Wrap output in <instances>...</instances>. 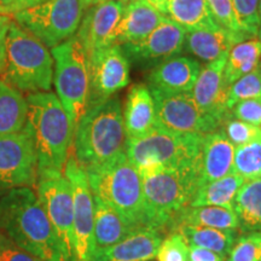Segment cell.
I'll use <instances>...</instances> for the list:
<instances>
[{
  "label": "cell",
  "instance_id": "cell-1",
  "mask_svg": "<svg viewBox=\"0 0 261 261\" xmlns=\"http://www.w3.org/2000/svg\"><path fill=\"white\" fill-rule=\"evenodd\" d=\"M0 233L42 261H65L60 240L32 188L14 189L0 198Z\"/></svg>",
  "mask_w": 261,
  "mask_h": 261
},
{
  "label": "cell",
  "instance_id": "cell-2",
  "mask_svg": "<svg viewBox=\"0 0 261 261\" xmlns=\"http://www.w3.org/2000/svg\"><path fill=\"white\" fill-rule=\"evenodd\" d=\"M27 122L38 158L39 172H63L73 144L74 129L55 93L34 92L27 97Z\"/></svg>",
  "mask_w": 261,
  "mask_h": 261
},
{
  "label": "cell",
  "instance_id": "cell-3",
  "mask_svg": "<svg viewBox=\"0 0 261 261\" xmlns=\"http://www.w3.org/2000/svg\"><path fill=\"white\" fill-rule=\"evenodd\" d=\"M122 106L112 97L89 108L74 129L73 156L84 171L97 167L125 151Z\"/></svg>",
  "mask_w": 261,
  "mask_h": 261
},
{
  "label": "cell",
  "instance_id": "cell-4",
  "mask_svg": "<svg viewBox=\"0 0 261 261\" xmlns=\"http://www.w3.org/2000/svg\"><path fill=\"white\" fill-rule=\"evenodd\" d=\"M146 218L151 228L162 231L171 226L173 218L188 207L200 187L201 166L140 169Z\"/></svg>",
  "mask_w": 261,
  "mask_h": 261
},
{
  "label": "cell",
  "instance_id": "cell-5",
  "mask_svg": "<svg viewBox=\"0 0 261 261\" xmlns=\"http://www.w3.org/2000/svg\"><path fill=\"white\" fill-rule=\"evenodd\" d=\"M85 172L93 196L113 207L135 226L151 228L146 218L142 178L125 151Z\"/></svg>",
  "mask_w": 261,
  "mask_h": 261
},
{
  "label": "cell",
  "instance_id": "cell-6",
  "mask_svg": "<svg viewBox=\"0 0 261 261\" xmlns=\"http://www.w3.org/2000/svg\"><path fill=\"white\" fill-rule=\"evenodd\" d=\"M3 80L19 92H48L54 83V58L42 42L14 19L5 40Z\"/></svg>",
  "mask_w": 261,
  "mask_h": 261
},
{
  "label": "cell",
  "instance_id": "cell-7",
  "mask_svg": "<svg viewBox=\"0 0 261 261\" xmlns=\"http://www.w3.org/2000/svg\"><path fill=\"white\" fill-rule=\"evenodd\" d=\"M203 137L156 127L142 138L126 139L125 152L137 171L150 167L201 166Z\"/></svg>",
  "mask_w": 261,
  "mask_h": 261
},
{
  "label": "cell",
  "instance_id": "cell-8",
  "mask_svg": "<svg viewBox=\"0 0 261 261\" xmlns=\"http://www.w3.org/2000/svg\"><path fill=\"white\" fill-rule=\"evenodd\" d=\"M57 97L75 129L86 113L90 91L89 57L76 35L51 48Z\"/></svg>",
  "mask_w": 261,
  "mask_h": 261
},
{
  "label": "cell",
  "instance_id": "cell-9",
  "mask_svg": "<svg viewBox=\"0 0 261 261\" xmlns=\"http://www.w3.org/2000/svg\"><path fill=\"white\" fill-rule=\"evenodd\" d=\"M84 11L81 0H47L16 12L12 18L47 48H54L76 34Z\"/></svg>",
  "mask_w": 261,
  "mask_h": 261
},
{
  "label": "cell",
  "instance_id": "cell-10",
  "mask_svg": "<svg viewBox=\"0 0 261 261\" xmlns=\"http://www.w3.org/2000/svg\"><path fill=\"white\" fill-rule=\"evenodd\" d=\"M37 196L63 249L65 261L73 256V192L63 172H39Z\"/></svg>",
  "mask_w": 261,
  "mask_h": 261
},
{
  "label": "cell",
  "instance_id": "cell-11",
  "mask_svg": "<svg viewBox=\"0 0 261 261\" xmlns=\"http://www.w3.org/2000/svg\"><path fill=\"white\" fill-rule=\"evenodd\" d=\"M63 174L73 192V256L71 261H91L94 246V203L86 172L73 155L65 162Z\"/></svg>",
  "mask_w": 261,
  "mask_h": 261
},
{
  "label": "cell",
  "instance_id": "cell-12",
  "mask_svg": "<svg viewBox=\"0 0 261 261\" xmlns=\"http://www.w3.org/2000/svg\"><path fill=\"white\" fill-rule=\"evenodd\" d=\"M38 158L28 127L0 136V191L37 184Z\"/></svg>",
  "mask_w": 261,
  "mask_h": 261
},
{
  "label": "cell",
  "instance_id": "cell-13",
  "mask_svg": "<svg viewBox=\"0 0 261 261\" xmlns=\"http://www.w3.org/2000/svg\"><path fill=\"white\" fill-rule=\"evenodd\" d=\"M150 92L155 103L158 127L200 136L221 127L219 121L202 112L191 93H166L158 90H150Z\"/></svg>",
  "mask_w": 261,
  "mask_h": 261
},
{
  "label": "cell",
  "instance_id": "cell-14",
  "mask_svg": "<svg viewBox=\"0 0 261 261\" xmlns=\"http://www.w3.org/2000/svg\"><path fill=\"white\" fill-rule=\"evenodd\" d=\"M89 71L87 109L106 102L130 81L129 62L120 45H110L90 55Z\"/></svg>",
  "mask_w": 261,
  "mask_h": 261
},
{
  "label": "cell",
  "instance_id": "cell-15",
  "mask_svg": "<svg viewBox=\"0 0 261 261\" xmlns=\"http://www.w3.org/2000/svg\"><path fill=\"white\" fill-rule=\"evenodd\" d=\"M187 29L165 17L150 34L137 42L120 45L127 60L143 68H155L184 50Z\"/></svg>",
  "mask_w": 261,
  "mask_h": 261
},
{
  "label": "cell",
  "instance_id": "cell-16",
  "mask_svg": "<svg viewBox=\"0 0 261 261\" xmlns=\"http://www.w3.org/2000/svg\"><path fill=\"white\" fill-rule=\"evenodd\" d=\"M123 3L108 2L90 6L84 11L76 38L87 57L100 48L115 45L116 27L121 19Z\"/></svg>",
  "mask_w": 261,
  "mask_h": 261
},
{
  "label": "cell",
  "instance_id": "cell-17",
  "mask_svg": "<svg viewBox=\"0 0 261 261\" xmlns=\"http://www.w3.org/2000/svg\"><path fill=\"white\" fill-rule=\"evenodd\" d=\"M226 57L218 58L201 69L197 79L192 87L191 96L200 109L207 115L223 123L231 117V112L227 107L228 86L225 83L224 68Z\"/></svg>",
  "mask_w": 261,
  "mask_h": 261
},
{
  "label": "cell",
  "instance_id": "cell-18",
  "mask_svg": "<svg viewBox=\"0 0 261 261\" xmlns=\"http://www.w3.org/2000/svg\"><path fill=\"white\" fill-rule=\"evenodd\" d=\"M162 232L155 228H139L113 246L97 248L91 261H150L155 259Z\"/></svg>",
  "mask_w": 261,
  "mask_h": 261
},
{
  "label": "cell",
  "instance_id": "cell-19",
  "mask_svg": "<svg viewBox=\"0 0 261 261\" xmlns=\"http://www.w3.org/2000/svg\"><path fill=\"white\" fill-rule=\"evenodd\" d=\"M201 69L200 62L194 58L172 57L152 68L148 87L166 93H191Z\"/></svg>",
  "mask_w": 261,
  "mask_h": 261
},
{
  "label": "cell",
  "instance_id": "cell-20",
  "mask_svg": "<svg viewBox=\"0 0 261 261\" xmlns=\"http://www.w3.org/2000/svg\"><path fill=\"white\" fill-rule=\"evenodd\" d=\"M122 117L127 139L142 138L158 127L155 103L148 86L136 84L130 87Z\"/></svg>",
  "mask_w": 261,
  "mask_h": 261
},
{
  "label": "cell",
  "instance_id": "cell-21",
  "mask_svg": "<svg viewBox=\"0 0 261 261\" xmlns=\"http://www.w3.org/2000/svg\"><path fill=\"white\" fill-rule=\"evenodd\" d=\"M233 155L234 146L221 128L205 135L201 150L200 187L233 174Z\"/></svg>",
  "mask_w": 261,
  "mask_h": 261
},
{
  "label": "cell",
  "instance_id": "cell-22",
  "mask_svg": "<svg viewBox=\"0 0 261 261\" xmlns=\"http://www.w3.org/2000/svg\"><path fill=\"white\" fill-rule=\"evenodd\" d=\"M246 39L227 31L219 24L187 31L184 50L198 60L211 63L218 58L228 55L231 48Z\"/></svg>",
  "mask_w": 261,
  "mask_h": 261
},
{
  "label": "cell",
  "instance_id": "cell-23",
  "mask_svg": "<svg viewBox=\"0 0 261 261\" xmlns=\"http://www.w3.org/2000/svg\"><path fill=\"white\" fill-rule=\"evenodd\" d=\"M165 17L166 16L144 0H135L126 4L116 27L115 45L143 40Z\"/></svg>",
  "mask_w": 261,
  "mask_h": 261
},
{
  "label": "cell",
  "instance_id": "cell-24",
  "mask_svg": "<svg viewBox=\"0 0 261 261\" xmlns=\"http://www.w3.org/2000/svg\"><path fill=\"white\" fill-rule=\"evenodd\" d=\"M93 203L96 249L113 246V244L125 240L130 233L139 230V227L127 221L113 207H110L109 204H107L106 202H103L96 196H93Z\"/></svg>",
  "mask_w": 261,
  "mask_h": 261
},
{
  "label": "cell",
  "instance_id": "cell-25",
  "mask_svg": "<svg viewBox=\"0 0 261 261\" xmlns=\"http://www.w3.org/2000/svg\"><path fill=\"white\" fill-rule=\"evenodd\" d=\"M179 225H195L219 228V230L236 231L240 228V221L233 210L217 205L207 207H185L173 218L171 228L174 230Z\"/></svg>",
  "mask_w": 261,
  "mask_h": 261
},
{
  "label": "cell",
  "instance_id": "cell-26",
  "mask_svg": "<svg viewBox=\"0 0 261 261\" xmlns=\"http://www.w3.org/2000/svg\"><path fill=\"white\" fill-rule=\"evenodd\" d=\"M246 181L237 174H228L226 177L202 185L196 190L189 203V207H207L217 205L233 210V201L238 190Z\"/></svg>",
  "mask_w": 261,
  "mask_h": 261
},
{
  "label": "cell",
  "instance_id": "cell-27",
  "mask_svg": "<svg viewBox=\"0 0 261 261\" xmlns=\"http://www.w3.org/2000/svg\"><path fill=\"white\" fill-rule=\"evenodd\" d=\"M27 110V99L22 92L0 79V136L23 129Z\"/></svg>",
  "mask_w": 261,
  "mask_h": 261
},
{
  "label": "cell",
  "instance_id": "cell-28",
  "mask_svg": "<svg viewBox=\"0 0 261 261\" xmlns=\"http://www.w3.org/2000/svg\"><path fill=\"white\" fill-rule=\"evenodd\" d=\"M240 228L246 232L261 230V178L246 180L233 201Z\"/></svg>",
  "mask_w": 261,
  "mask_h": 261
},
{
  "label": "cell",
  "instance_id": "cell-29",
  "mask_svg": "<svg viewBox=\"0 0 261 261\" xmlns=\"http://www.w3.org/2000/svg\"><path fill=\"white\" fill-rule=\"evenodd\" d=\"M261 61V40L257 38L241 41L231 48L224 68L225 83L231 84L257 69Z\"/></svg>",
  "mask_w": 261,
  "mask_h": 261
},
{
  "label": "cell",
  "instance_id": "cell-30",
  "mask_svg": "<svg viewBox=\"0 0 261 261\" xmlns=\"http://www.w3.org/2000/svg\"><path fill=\"white\" fill-rule=\"evenodd\" d=\"M165 16L187 31L218 24L205 0H165Z\"/></svg>",
  "mask_w": 261,
  "mask_h": 261
},
{
  "label": "cell",
  "instance_id": "cell-31",
  "mask_svg": "<svg viewBox=\"0 0 261 261\" xmlns=\"http://www.w3.org/2000/svg\"><path fill=\"white\" fill-rule=\"evenodd\" d=\"M174 230L175 232L182 234L190 246L210 249L219 254L224 259L228 255L236 241V232L231 230H219L195 225H179Z\"/></svg>",
  "mask_w": 261,
  "mask_h": 261
},
{
  "label": "cell",
  "instance_id": "cell-32",
  "mask_svg": "<svg viewBox=\"0 0 261 261\" xmlns=\"http://www.w3.org/2000/svg\"><path fill=\"white\" fill-rule=\"evenodd\" d=\"M233 173L244 180L261 178V138L234 148Z\"/></svg>",
  "mask_w": 261,
  "mask_h": 261
},
{
  "label": "cell",
  "instance_id": "cell-33",
  "mask_svg": "<svg viewBox=\"0 0 261 261\" xmlns=\"http://www.w3.org/2000/svg\"><path fill=\"white\" fill-rule=\"evenodd\" d=\"M257 98H261V76L256 69L230 85L227 107L231 112V109L237 103L248 99H257Z\"/></svg>",
  "mask_w": 261,
  "mask_h": 261
},
{
  "label": "cell",
  "instance_id": "cell-34",
  "mask_svg": "<svg viewBox=\"0 0 261 261\" xmlns=\"http://www.w3.org/2000/svg\"><path fill=\"white\" fill-rule=\"evenodd\" d=\"M227 261H261V230L250 231L234 241Z\"/></svg>",
  "mask_w": 261,
  "mask_h": 261
},
{
  "label": "cell",
  "instance_id": "cell-35",
  "mask_svg": "<svg viewBox=\"0 0 261 261\" xmlns=\"http://www.w3.org/2000/svg\"><path fill=\"white\" fill-rule=\"evenodd\" d=\"M260 0H232L234 15L248 39L257 38Z\"/></svg>",
  "mask_w": 261,
  "mask_h": 261
},
{
  "label": "cell",
  "instance_id": "cell-36",
  "mask_svg": "<svg viewBox=\"0 0 261 261\" xmlns=\"http://www.w3.org/2000/svg\"><path fill=\"white\" fill-rule=\"evenodd\" d=\"M208 10H210L212 17L220 27L234 33L248 40L247 35L244 34L240 24H238L236 15H234L232 0H205Z\"/></svg>",
  "mask_w": 261,
  "mask_h": 261
},
{
  "label": "cell",
  "instance_id": "cell-37",
  "mask_svg": "<svg viewBox=\"0 0 261 261\" xmlns=\"http://www.w3.org/2000/svg\"><path fill=\"white\" fill-rule=\"evenodd\" d=\"M221 130L233 146H241L261 138V127L237 119H228L223 123Z\"/></svg>",
  "mask_w": 261,
  "mask_h": 261
},
{
  "label": "cell",
  "instance_id": "cell-38",
  "mask_svg": "<svg viewBox=\"0 0 261 261\" xmlns=\"http://www.w3.org/2000/svg\"><path fill=\"white\" fill-rule=\"evenodd\" d=\"M156 259L158 261H189V243L179 232L169 234L160 244Z\"/></svg>",
  "mask_w": 261,
  "mask_h": 261
},
{
  "label": "cell",
  "instance_id": "cell-39",
  "mask_svg": "<svg viewBox=\"0 0 261 261\" xmlns=\"http://www.w3.org/2000/svg\"><path fill=\"white\" fill-rule=\"evenodd\" d=\"M231 115L241 121L261 127V98L237 103L231 109Z\"/></svg>",
  "mask_w": 261,
  "mask_h": 261
},
{
  "label": "cell",
  "instance_id": "cell-40",
  "mask_svg": "<svg viewBox=\"0 0 261 261\" xmlns=\"http://www.w3.org/2000/svg\"><path fill=\"white\" fill-rule=\"evenodd\" d=\"M0 261H42L0 233Z\"/></svg>",
  "mask_w": 261,
  "mask_h": 261
},
{
  "label": "cell",
  "instance_id": "cell-41",
  "mask_svg": "<svg viewBox=\"0 0 261 261\" xmlns=\"http://www.w3.org/2000/svg\"><path fill=\"white\" fill-rule=\"evenodd\" d=\"M189 261H224V257L205 248L190 246L189 247Z\"/></svg>",
  "mask_w": 261,
  "mask_h": 261
},
{
  "label": "cell",
  "instance_id": "cell-42",
  "mask_svg": "<svg viewBox=\"0 0 261 261\" xmlns=\"http://www.w3.org/2000/svg\"><path fill=\"white\" fill-rule=\"evenodd\" d=\"M11 19V16H0V75L5 68V40Z\"/></svg>",
  "mask_w": 261,
  "mask_h": 261
},
{
  "label": "cell",
  "instance_id": "cell-43",
  "mask_svg": "<svg viewBox=\"0 0 261 261\" xmlns=\"http://www.w3.org/2000/svg\"><path fill=\"white\" fill-rule=\"evenodd\" d=\"M45 2H47V0H16V2L11 5V8H10V10H9L10 16H12L18 11H22V10L34 8V6L42 4V3H45Z\"/></svg>",
  "mask_w": 261,
  "mask_h": 261
},
{
  "label": "cell",
  "instance_id": "cell-44",
  "mask_svg": "<svg viewBox=\"0 0 261 261\" xmlns=\"http://www.w3.org/2000/svg\"><path fill=\"white\" fill-rule=\"evenodd\" d=\"M144 2H146L151 6H154L158 11H160L165 16V0H144Z\"/></svg>",
  "mask_w": 261,
  "mask_h": 261
},
{
  "label": "cell",
  "instance_id": "cell-45",
  "mask_svg": "<svg viewBox=\"0 0 261 261\" xmlns=\"http://www.w3.org/2000/svg\"><path fill=\"white\" fill-rule=\"evenodd\" d=\"M108 2H120V3H123V4H129V3L135 2V0H93L92 5L100 4V3H108Z\"/></svg>",
  "mask_w": 261,
  "mask_h": 261
},
{
  "label": "cell",
  "instance_id": "cell-46",
  "mask_svg": "<svg viewBox=\"0 0 261 261\" xmlns=\"http://www.w3.org/2000/svg\"><path fill=\"white\" fill-rule=\"evenodd\" d=\"M0 16H10L8 12V9H6V6L4 5V3H3V0H0Z\"/></svg>",
  "mask_w": 261,
  "mask_h": 261
},
{
  "label": "cell",
  "instance_id": "cell-47",
  "mask_svg": "<svg viewBox=\"0 0 261 261\" xmlns=\"http://www.w3.org/2000/svg\"><path fill=\"white\" fill-rule=\"evenodd\" d=\"M257 39L261 40V0L259 3V32H257Z\"/></svg>",
  "mask_w": 261,
  "mask_h": 261
},
{
  "label": "cell",
  "instance_id": "cell-48",
  "mask_svg": "<svg viewBox=\"0 0 261 261\" xmlns=\"http://www.w3.org/2000/svg\"><path fill=\"white\" fill-rule=\"evenodd\" d=\"M81 3H83L84 10H86V9H89L90 6H92L93 0H81Z\"/></svg>",
  "mask_w": 261,
  "mask_h": 261
},
{
  "label": "cell",
  "instance_id": "cell-49",
  "mask_svg": "<svg viewBox=\"0 0 261 261\" xmlns=\"http://www.w3.org/2000/svg\"><path fill=\"white\" fill-rule=\"evenodd\" d=\"M15 2H16V0H3V3H4V5L6 6V9H8V12H9L10 8H11V5L14 4ZM9 15H10V12H9Z\"/></svg>",
  "mask_w": 261,
  "mask_h": 261
},
{
  "label": "cell",
  "instance_id": "cell-50",
  "mask_svg": "<svg viewBox=\"0 0 261 261\" xmlns=\"http://www.w3.org/2000/svg\"><path fill=\"white\" fill-rule=\"evenodd\" d=\"M257 71H259V74H260V76H261V61H260L259 65H257Z\"/></svg>",
  "mask_w": 261,
  "mask_h": 261
},
{
  "label": "cell",
  "instance_id": "cell-51",
  "mask_svg": "<svg viewBox=\"0 0 261 261\" xmlns=\"http://www.w3.org/2000/svg\"><path fill=\"white\" fill-rule=\"evenodd\" d=\"M150 261H151V260H150Z\"/></svg>",
  "mask_w": 261,
  "mask_h": 261
}]
</instances>
